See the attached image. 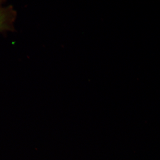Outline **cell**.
<instances>
[{"label":"cell","instance_id":"obj_1","mask_svg":"<svg viewBox=\"0 0 160 160\" xmlns=\"http://www.w3.org/2000/svg\"><path fill=\"white\" fill-rule=\"evenodd\" d=\"M15 12L11 6L4 7L0 1V31L12 30Z\"/></svg>","mask_w":160,"mask_h":160}]
</instances>
